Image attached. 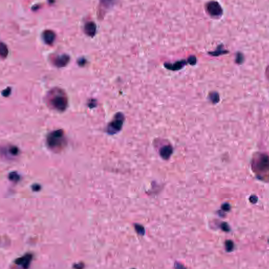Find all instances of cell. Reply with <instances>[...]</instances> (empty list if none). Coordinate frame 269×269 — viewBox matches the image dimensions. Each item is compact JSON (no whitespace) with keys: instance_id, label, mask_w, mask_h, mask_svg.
<instances>
[{"instance_id":"277c9868","label":"cell","mask_w":269,"mask_h":269,"mask_svg":"<svg viewBox=\"0 0 269 269\" xmlns=\"http://www.w3.org/2000/svg\"><path fill=\"white\" fill-rule=\"evenodd\" d=\"M125 117L121 112L117 113L113 120L108 124L107 127V132L110 134H113L119 132L123 125Z\"/></svg>"},{"instance_id":"52a82bcc","label":"cell","mask_w":269,"mask_h":269,"mask_svg":"<svg viewBox=\"0 0 269 269\" xmlns=\"http://www.w3.org/2000/svg\"><path fill=\"white\" fill-rule=\"evenodd\" d=\"M55 37V33L50 29H46L42 33V38L44 42L48 45H50L54 42Z\"/></svg>"},{"instance_id":"cb8c5ba5","label":"cell","mask_w":269,"mask_h":269,"mask_svg":"<svg viewBox=\"0 0 269 269\" xmlns=\"http://www.w3.org/2000/svg\"><path fill=\"white\" fill-rule=\"evenodd\" d=\"M268 243H269V239H268Z\"/></svg>"},{"instance_id":"8992f818","label":"cell","mask_w":269,"mask_h":269,"mask_svg":"<svg viewBox=\"0 0 269 269\" xmlns=\"http://www.w3.org/2000/svg\"><path fill=\"white\" fill-rule=\"evenodd\" d=\"M69 56L66 54L57 55L51 58L53 64L59 68L65 66L69 63Z\"/></svg>"},{"instance_id":"ffe728a7","label":"cell","mask_w":269,"mask_h":269,"mask_svg":"<svg viewBox=\"0 0 269 269\" xmlns=\"http://www.w3.org/2000/svg\"><path fill=\"white\" fill-rule=\"evenodd\" d=\"M11 89L10 88H7L6 89H4L2 91V94L3 96L4 97H7L8 96L10 93H11Z\"/></svg>"},{"instance_id":"4fadbf2b","label":"cell","mask_w":269,"mask_h":269,"mask_svg":"<svg viewBox=\"0 0 269 269\" xmlns=\"http://www.w3.org/2000/svg\"><path fill=\"white\" fill-rule=\"evenodd\" d=\"M209 98L213 103L215 104L219 100V96L217 92H211L209 95Z\"/></svg>"},{"instance_id":"6da1fadb","label":"cell","mask_w":269,"mask_h":269,"mask_svg":"<svg viewBox=\"0 0 269 269\" xmlns=\"http://www.w3.org/2000/svg\"><path fill=\"white\" fill-rule=\"evenodd\" d=\"M49 105L54 109L64 111L67 107L68 98L65 91L59 88H55L50 90L47 95Z\"/></svg>"},{"instance_id":"9c48e42d","label":"cell","mask_w":269,"mask_h":269,"mask_svg":"<svg viewBox=\"0 0 269 269\" xmlns=\"http://www.w3.org/2000/svg\"><path fill=\"white\" fill-rule=\"evenodd\" d=\"M96 25L92 21L87 22L84 25V32L89 36H93L95 35L96 32Z\"/></svg>"},{"instance_id":"7c38bea8","label":"cell","mask_w":269,"mask_h":269,"mask_svg":"<svg viewBox=\"0 0 269 269\" xmlns=\"http://www.w3.org/2000/svg\"><path fill=\"white\" fill-rule=\"evenodd\" d=\"M8 53V50L7 46L3 42L0 43V55L2 58H5L7 57Z\"/></svg>"},{"instance_id":"7402d4cb","label":"cell","mask_w":269,"mask_h":269,"mask_svg":"<svg viewBox=\"0 0 269 269\" xmlns=\"http://www.w3.org/2000/svg\"><path fill=\"white\" fill-rule=\"evenodd\" d=\"M243 56L242 55V54H238L237 55L236 61L237 63H241L242 61L243 60Z\"/></svg>"},{"instance_id":"ba28073f","label":"cell","mask_w":269,"mask_h":269,"mask_svg":"<svg viewBox=\"0 0 269 269\" xmlns=\"http://www.w3.org/2000/svg\"><path fill=\"white\" fill-rule=\"evenodd\" d=\"M189 63L188 60H181L179 61H176L174 64H164V66L166 68L171 70H178L182 68L187 64Z\"/></svg>"},{"instance_id":"3957f363","label":"cell","mask_w":269,"mask_h":269,"mask_svg":"<svg viewBox=\"0 0 269 269\" xmlns=\"http://www.w3.org/2000/svg\"><path fill=\"white\" fill-rule=\"evenodd\" d=\"M66 140L63 131L61 129L51 132L47 136V144L54 151H59L66 145Z\"/></svg>"},{"instance_id":"7a4b0ae2","label":"cell","mask_w":269,"mask_h":269,"mask_svg":"<svg viewBox=\"0 0 269 269\" xmlns=\"http://www.w3.org/2000/svg\"><path fill=\"white\" fill-rule=\"evenodd\" d=\"M253 171L260 178L269 173V156L265 154H258L253 158L252 163Z\"/></svg>"},{"instance_id":"9a60e30c","label":"cell","mask_w":269,"mask_h":269,"mask_svg":"<svg viewBox=\"0 0 269 269\" xmlns=\"http://www.w3.org/2000/svg\"><path fill=\"white\" fill-rule=\"evenodd\" d=\"M134 226H135V229L138 233H139V234H141V235L144 234V229L142 225H139V224H135Z\"/></svg>"},{"instance_id":"e0dca14e","label":"cell","mask_w":269,"mask_h":269,"mask_svg":"<svg viewBox=\"0 0 269 269\" xmlns=\"http://www.w3.org/2000/svg\"><path fill=\"white\" fill-rule=\"evenodd\" d=\"M225 50H223V49H221V47L220 46L218 47L217 50H216L215 51H213V52H212L211 54H212V55H214V56H217V55H219L221 54H223L224 53L225 51H224Z\"/></svg>"},{"instance_id":"5b68a950","label":"cell","mask_w":269,"mask_h":269,"mask_svg":"<svg viewBox=\"0 0 269 269\" xmlns=\"http://www.w3.org/2000/svg\"><path fill=\"white\" fill-rule=\"evenodd\" d=\"M206 9L211 16L219 17L222 14L223 10L219 3L215 1H211L206 5Z\"/></svg>"},{"instance_id":"30bf717a","label":"cell","mask_w":269,"mask_h":269,"mask_svg":"<svg viewBox=\"0 0 269 269\" xmlns=\"http://www.w3.org/2000/svg\"><path fill=\"white\" fill-rule=\"evenodd\" d=\"M173 149L171 146H165L162 147L160 151L161 157L164 159H168L172 153Z\"/></svg>"},{"instance_id":"d6986e66","label":"cell","mask_w":269,"mask_h":269,"mask_svg":"<svg viewBox=\"0 0 269 269\" xmlns=\"http://www.w3.org/2000/svg\"><path fill=\"white\" fill-rule=\"evenodd\" d=\"M188 60L189 61V64L190 65H194L196 64V59L194 56H190L188 59Z\"/></svg>"},{"instance_id":"603a6c76","label":"cell","mask_w":269,"mask_h":269,"mask_svg":"<svg viewBox=\"0 0 269 269\" xmlns=\"http://www.w3.org/2000/svg\"><path fill=\"white\" fill-rule=\"evenodd\" d=\"M174 267H175V269H185L182 265H181V264H180V263H176L175 264Z\"/></svg>"},{"instance_id":"ac0fdd59","label":"cell","mask_w":269,"mask_h":269,"mask_svg":"<svg viewBox=\"0 0 269 269\" xmlns=\"http://www.w3.org/2000/svg\"><path fill=\"white\" fill-rule=\"evenodd\" d=\"M221 227L222 229V230H223L224 231H225V232H229L230 230V226H229L227 223H226L225 222H223L221 224Z\"/></svg>"},{"instance_id":"2e32d148","label":"cell","mask_w":269,"mask_h":269,"mask_svg":"<svg viewBox=\"0 0 269 269\" xmlns=\"http://www.w3.org/2000/svg\"><path fill=\"white\" fill-rule=\"evenodd\" d=\"M9 178L10 180H11L13 181H17L19 179V177L17 173L16 172H12L9 175Z\"/></svg>"},{"instance_id":"44dd1931","label":"cell","mask_w":269,"mask_h":269,"mask_svg":"<svg viewBox=\"0 0 269 269\" xmlns=\"http://www.w3.org/2000/svg\"><path fill=\"white\" fill-rule=\"evenodd\" d=\"M222 209L223 210H224L225 211H228L230 209V206L229 204L225 203L222 205Z\"/></svg>"},{"instance_id":"8fae6325","label":"cell","mask_w":269,"mask_h":269,"mask_svg":"<svg viewBox=\"0 0 269 269\" xmlns=\"http://www.w3.org/2000/svg\"><path fill=\"white\" fill-rule=\"evenodd\" d=\"M30 257L31 256L30 255L20 257L16 261V263L19 265L21 264V265L23 266L24 268H26L29 265V263L30 260Z\"/></svg>"},{"instance_id":"5bb4252c","label":"cell","mask_w":269,"mask_h":269,"mask_svg":"<svg viewBox=\"0 0 269 269\" xmlns=\"http://www.w3.org/2000/svg\"><path fill=\"white\" fill-rule=\"evenodd\" d=\"M225 247L227 252H231L234 249V243L231 240H226L225 242Z\"/></svg>"}]
</instances>
